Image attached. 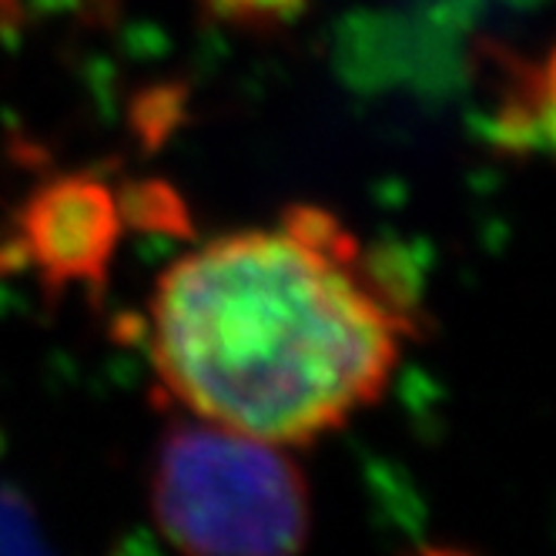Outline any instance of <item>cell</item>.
I'll return each mask as SVG.
<instances>
[{
  "mask_svg": "<svg viewBox=\"0 0 556 556\" xmlns=\"http://www.w3.org/2000/svg\"><path fill=\"white\" fill-rule=\"evenodd\" d=\"M122 235V215L104 181L61 178L37 191L21 212V249L48 289H101Z\"/></svg>",
  "mask_w": 556,
  "mask_h": 556,
  "instance_id": "cell-3",
  "label": "cell"
},
{
  "mask_svg": "<svg viewBox=\"0 0 556 556\" xmlns=\"http://www.w3.org/2000/svg\"><path fill=\"white\" fill-rule=\"evenodd\" d=\"M117 215L141 231H168V235L191 231L181 198L162 181H144V185L125 188L122 202H117Z\"/></svg>",
  "mask_w": 556,
  "mask_h": 556,
  "instance_id": "cell-4",
  "label": "cell"
},
{
  "mask_svg": "<svg viewBox=\"0 0 556 556\" xmlns=\"http://www.w3.org/2000/svg\"><path fill=\"white\" fill-rule=\"evenodd\" d=\"M151 513L185 553H295L312 530L302 469L225 426H175L157 446Z\"/></svg>",
  "mask_w": 556,
  "mask_h": 556,
  "instance_id": "cell-2",
  "label": "cell"
},
{
  "mask_svg": "<svg viewBox=\"0 0 556 556\" xmlns=\"http://www.w3.org/2000/svg\"><path fill=\"white\" fill-rule=\"evenodd\" d=\"M308 0H208V8L242 27H275L292 21Z\"/></svg>",
  "mask_w": 556,
  "mask_h": 556,
  "instance_id": "cell-6",
  "label": "cell"
},
{
  "mask_svg": "<svg viewBox=\"0 0 556 556\" xmlns=\"http://www.w3.org/2000/svg\"><path fill=\"white\" fill-rule=\"evenodd\" d=\"M48 543L37 533L34 509L27 500L0 483V553H45Z\"/></svg>",
  "mask_w": 556,
  "mask_h": 556,
  "instance_id": "cell-5",
  "label": "cell"
},
{
  "mask_svg": "<svg viewBox=\"0 0 556 556\" xmlns=\"http://www.w3.org/2000/svg\"><path fill=\"white\" fill-rule=\"evenodd\" d=\"M406 332L409 315L323 208L215 238L151 299L162 386L198 419L271 446L315 443L376 403Z\"/></svg>",
  "mask_w": 556,
  "mask_h": 556,
  "instance_id": "cell-1",
  "label": "cell"
}]
</instances>
